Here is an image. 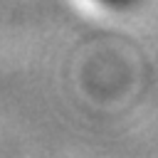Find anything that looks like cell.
Masks as SVG:
<instances>
[{
    "label": "cell",
    "instance_id": "6da1fadb",
    "mask_svg": "<svg viewBox=\"0 0 158 158\" xmlns=\"http://www.w3.org/2000/svg\"><path fill=\"white\" fill-rule=\"evenodd\" d=\"M101 7H109V10H126V7H133L138 0H91Z\"/></svg>",
    "mask_w": 158,
    "mask_h": 158
}]
</instances>
